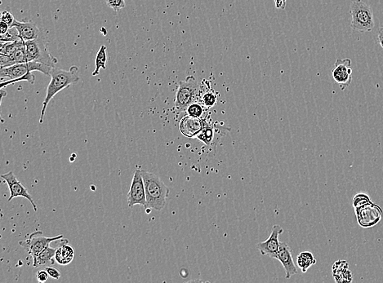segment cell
<instances>
[{"instance_id": "19", "label": "cell", "mask_w": 383, "mask_h": 283, "mask_svg": "<svg viewBox=\"0 0 383 283\" xmlns=\"http://www.w3.org/2000/svg\"><path fill=\"white\" fill-rule=\"evenodd\" d=\"M56 249L48 246L43 251L39 253L35 259H33V266L37 268L41 266H51L54 263L53 258L56 255Z\"/></svg>"}, {"instance_id": "16", "label": "cell", "mask_w": 383, "mask_h": 283, "mask_svg": "<svg viewBox=\"0 0 383 283\" xmlns=\"http://www.w3.org/2000/svg\"><path fill=\"white\" fill-rule=\"evenodd\" d=\"M332 272L336 282H351L352 272L349 269V264L346 260H338L332 267Z\"/></svg>"}, {"instance_id": "32", "label": "cell", "mask_w": 383, "mask_h": 283, "mask_svg": "<svg viewBox=\"0 0 383 283\" xmlns=\"http://www.w3.org/2000/svg\"><path fill=\"white\" fill-rule=\"evenodd\" d=\"M377 43L383 49V27H380L377 31Z\"/></svg>"}, {"instance_id": "2", "label": "cell", "mask_w": 383, "mask_h": 283, "mask_svg": "<svg viewBox=\"0 0 383 283\" xmlns=\"http://www.w3.org/2000/svg\"><path fill=\"white\" fill-rule=\"evenodd\" d=\"M145 184L146 209L161 211L166 205V200L169 195V188L165 185L161 178L154 173L141 171Z\"/></svg>"}, {"instance_id": "28", "label": "cell", "mask_w": 383, "mask_h": 283, "mask_svg": "<svg viewBox=\"0 0 383 283\" xmlns=\"http://www.w3.org/2000/svg\"><path fill=\"white\" fill-rule=\"evenodd\" d=\"M11 30V29H10ZM9 30V32L6 33L5 35H1L0 37V40L1 43H6V42H13L20 39L19 35H18V32L16 34H13L11 31Z\"/></svg>"}, {"instance_id": "9", "label": "cell", "mask_w": 383, "mask_h": 283, "mask_svg": "<svg viewBox=\"0 0 383 283\" xmlns=\"http://www.w3.org/2000/svg\"><path fill=\"white\" fill-rule=\"evenodd\" d=\"M128 203L129 208H132L135 205H141L146 209L145 184L141 170H136L132 177L128 194Z\"/></svg>"}, {"instance_id": "27", "label": "cell", "mask_w": 383, "mask_h": 283, "mask_svg": "<svg viewBox=\"0 0 383 283\" xmlns=\"http://www.w3.org/2000/svg\"><path fill=\"white\" fill-rule=\"evenodd\" d=\"M15 21V18L11 13H9L7 10H3L2 13H1V22H5L12 28Z\"/></svg>"}, {"instance_id": "17", "label": "cell", "mask_w": 383, "mask_h": 283, "mask_svg": "<svg viewBox=\"0 0 383 283\" xmlns=\"http://www.w3.org/2000/svg\"><path fill=\"white\" fill-rule=\"evenodd\" d=\"M65 243H68V241L64 239L63 242H61L56 248L55 255L56 261L61 265H67L73 261L74 257V249Z\"/></svg>"}, {"instance_id": "12", "label": "cell", "mask_w": 383, "mask_h": 283, "mask_svg": "<svg viewBox=\"0 0 383 283\" xmlns=\"http://www.w3.org/2000/svg\"><path fill=\"white\" fill-rule=\"evenodd\" d=\"M284 233V229L279 225H275L271 229V235L265 242H259L257 247L262 255H268L269 257L274 258L278 252L280 246L279 235Z\"/></svg>"}, {"instance_id": "18", "label": "cell", "mask_w": 383, "mask_h": 283, "mask_svg": "<svg viewBox=\"0 0 383 283\" xmlns=\"http://www.w3.org/2000/svg\"><path fill=\"white\" fill-rule=\"evenodd\" d=\"M203 128L199 132V134L196 136L195 139H198L199 141L204 143V145L207 146H211L213 145L215 141V136H216V127L212 126L210 123L204 121L203 119Z\"/></svg>"}, {"instance_id": "10", "label": "cell", "mask_w": 383, "mask_h": 283, "mask_svg": "<svg viewBox=\"0 0 383 283\" xmlns=\"http://www.w3.org/2000/svg\"><path fill=\"white\" fill-rule=\"evenodd\" d=\"M332 76L341 90L344 91L348 87L353 79L351 59H337L332 70Z\"/></svg>"}, {"instance_id": "31", "label": "cell", "mask_w": 383, "mask_h": 283, "mask_svg": "<svg viewBox=\"0 0 383 283\" xmlns=\"http://www.w3.org/2000/svg\"><path fill=\"white\" fill-rule=\"evenodd\" d=\"M10 29H11V27L9 25L6 24L5 22H0V34L1 35H5L6 33L9 32Z\"/></svg>"}, {"instance_id": "23", "label": "cell", "mask_w": 383, "mask_h": 283, "mask_svg": "<svg viewBox=\"0 0 383 283\" xmlns=\"http://www.w3.org/2000/svg\"><path fill=\"white\" fill-rule=\"evenodd\" d=\"M24 43V40L22 39H18L16 41L6 42V43H1V49L0 53L6 55V56H11L14 52L18 50V48Z\"/></svg>"}, {"instance_id": "15", "label": "cell", "mask_w": 383, "mask_h": 283, "mask_svg": "<svg viewBox=\"0 0 383 283\" xmlns=\"http://www.w3.org/2000/svg\"><path fill=\"white\" fill-rule=\"evenodd\" d=\"M12 28L16 29L18 31L20 39H23L24 41L38 39L40 35L39 29L33 22L15 21Z\"/></svg>"}, {"instance_id": "13", "label": "cell", "mask_w": 383, "mask_h": 283, "mask_svg": "<svg viewBox=\"0 0 383 283\" xmlns=\"http://www.w3.org/2000/svg\"><path fill=\"white\" fill-rule=\"evenodd\" d=\"M274 259H276L284 266L286 279H289L292 275L297 273V267L292 258V250L286 242H280L279 251L275 254Z\"/></svg>"}, {"instance_id": "20", "label": "cell", "mask_w": 383, "mask_h": 283, "mask_svg": "<svg viewBox=\"0 0 383 283\" xmlns=\"http://www.w3.org/2000/svg\"><path fill=\"white\" fill-rule=\"evenodd\" d=\"M199 102L206 108H212L217 103V95L216 91L209 86L204 88V86H202Z\"/></svg>"}, {"instance_id": "26", "label": "cell", "mask_w": 383, "mask_h": 283, "mask_svg": "<svg viewBox=\"0 0 383 283\" xmlns=\"http://www.w3.org/2000/svg\"><path fill=\"white\" fill-rule=\"evenodd\" d=\"M106 5L115 12L124 9L126 6L125 0H106Z\"/></svg>"}, {"instance_id": "1", "label": "cell", "mask_w": 383, "mask_h": 283, "mask_svg": "<svg viewBox=\"0 0 383 283\" xmlns=\"http://www.w3.org/2000/svg\"><path fill=\"white\" fill-rule=\"evenodd\" d=\"M79 68L75 65L71 66L69 70L60 69V68L52 67L50 77L51 81L48 84L46 97L43 101V107H42L41 114L39 117V123H43L44 116H45L46 110L48 107L49 102L52 98L60 91L64 89L67 88L68 86L74 84L80 80V76L78 74Z\"/></svg>"}, {"instance_id": "4", "label": "cell", "mask_w": 383, "mask_h": 283, "mask_svg": "<svg viewBox=\"0 0 383 283\" xmlns=\"http://www.w3.org/2000/svg\"><path fill=\"white\" fill-rule=\"evenodd\" d=\"M351 28L357 32H371L375 26L372 9L363 0H355L350 7Z\"/></svg>"}, {"instance_id": "21", "label": "cell", "mask_w": 383, "mask_h": 283, "mask_svg": "<svg viewBox=\"0 0 383 283\" xmlns=\"http://www.w3.org/2000/svg\"><path fill=\"white\" fill-rule=\"evenodd\" d=\"M297 263L301 272H307L312 265L316 264V259L312 252L303 251L297 255Z\"/></svg>"}, {"instance_id": "5", "label": "cell", "mask_w": 383, "mask_h": 283, "mask_svg": "<svg viewBox=\"0 0 383 283\" xmlns=\"http://www.w3.org/2000/svg\"><path fill=\"white\" fill-rule=\"evenodd\" d=\"M202 85L198 83L194 76H187L186 79L180 81L176 92L175 108L182 112L193 102H199Z\"/></svg>"}, {"instance_id": "6", "label": "cell", "mask_w": 383, "mask_h": 283, "mask_svg": "<svg viewBox=\"0 0 383 283\" xmlns=\"http://www.w3.org/2000/svg\"><path fill=\"white\" fill-rule=\"evenodd\" d=\"M25 48L27 62L37 61L51 67H54L55 64L57 63V59L50 54L46 43L40 35L38 39L25 41Z\"/></svg>"}, {"instance_id": "22", "label": "cell", "mask_w": 383, "mask_h": 283, "mask_svg": "<svg viewBox=\"0 0 383 283\" xmlns=\"http://www.w3.org/2000/svg\"><path fill=\"white\" fill-rule=\"evenodd\" d=\"M106 46L102 45L99 51L97 53L95 58V69L92 73L93 76H98L100 74L101 69H106V62H107V54H106Z\"/></svg>"}, {"instance_id": "3", "label": "cell", "mask_w": 383, "mask_h": 283, "mask_svg": "<svg viewBox=\"0 0 383 283\" xmlns=\"http://www.w3.org/2000/svg\"><path fill=\"white\" fill-rule=\"evenodd\" d=\"M52 69V67L49 65L37 62V61L20 63L9 67L2 68L0 69V77L2 79L1 88H4L9 85L13 84L14 81L24 77L26 74L33 71L41 72L43 74L50 76Z\"/></svg>"}, {"instance_id": "30", "label": "cell", "mask_w": 383, "mask_h": 283, "mask_svg": "<svg viewBox=\"0 0 383 283\" xmlns=\"http://www.w3.org/2000/svg\"><path fill=\"white\" fill-rule=\"evenodd\" d=\"M36 277H37V280L39 282H45L46 281H48L49 275H48V272L44 268V269L38 271L37 273H36Z\"/></svg>"}, {"instance_id": "11", "label": "cell", "mask_w": 383, "mask_h": 283, "mask_svg": "<svg viewBox=\"0 0 383 283\" xmlns=\"http://www.w3.org/2000/svg\"><path fill=\"white\" fill-rule=\"evenodd\" d=\"M2 178L5 179L7 184L9 185V191H10V197H9L8 201H12L13 199H16V198H24L31 203L35 212H38L37 205L34 201L31 194L28 192L27 188L18 180V178L16 177V175L13 174V171H9L6 174H4L2 175Z\"/></svg>"}, {"instance_id": "25", "label": "cell", "mask_w": 383, "mask_h": 283, "mask_svg": "<svg viewBox=\"0 0 383 283\" xmlns=\"http://www.w3.org/2000/svg\"><path fill=\"white\" fill-rule=\"evenodd\" d=\"M370 197L364 192H359L353 198V207L359 208L361 206L365 205L367 203H371Z\"/></svg>"}, {"instance_id": "24", "label": "cell", "mask_w": 383, "mask_h": 283, "mask_svg": "<svg viewBox=\"0 0 383 283\" xmlns=\"http://www.w3.org/2000/svg\"><path fill=\"white\" fill-rule=\"evenodd\" d=\"M205 109L203 105L199 102H193L192 104L186 109V113L187 115H190L191 117L199 118V119H202L204 117V114H205Z\"/></svg>"}, {"instance_id": "14", "label": "cell", "mask_w": 383, "mask_h": 283, "mask_svg": "<svg viewBox=\"0 0 383 283\" xmlns=\"http://www.w3.org/2000/svg\"><path fill=\"white\" fill-rule=\"evenodd\" d=\"M203 119L186 115L179 123L180 132L188 138H195L203 128Z\"/></svg>"}, {"instance_id": "29", "label": "cell", "mask_w": 383, "mask_h": 283, "mask_svg": "<svg viewBox=\"0 0 383 283\" xmlns=\"http://www.w3.org/2000/svg\"><path fill=\"white\" fill-rule=\"evenodd\" d=\"M45 270L48 272L49 277H52V278L58 280V279L61 277V272H59L56 268L52 267V266H48V267H46Z\"/></svg>"}, {"instance_id": "7", "label": "cell", "mask_w": 383, "mask_h": 283, "mask_svg": "<svg viewBox=\"0 0 383 283\" xmlns=\"http://www.w3.org/2000/svg\"><path fill=\"white\" fill-rule=\"evenodd\" d=\"M62 238V235L47 237L43 235L42 231H35L29 236L26 240L20 241L19 244L34 259L37 257L39 253L49 246L51 242L60 240Z\"/></svg>"}, {"instance_id": "8", "label": "cell", "mask_w": 383, "mask_h": 283, "mask_svg": "<svg viewBox=\"0 0 383 283\" xmlns=\"http://www.w3.org/2000/svg\"><path fill=\"white\" fill-rule=\"evenodd\" d=\"M355 212L358 224L364 229L373 227L382 219V210L372 202L355 208Z\"/></svg>"}]
</instances>
